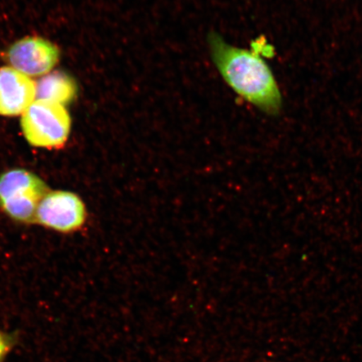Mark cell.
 <instances>
[{"instance_id":"obj_1","label":"cell","mask_w":362,"mask_h":362,"mask_svg":"<svg viewBox=\"0 0 362 362\" xmlns=\"http://www.w3.org/2000/svg\"><path fill=\"white\" fill-rule=\"evenodd\" d=\"M208 44L212 60L229 87L267 115H278L281 93L261 53L234 47L216 33L208 35Z\"/></svg>"},{"instance_id":"obj_2","label":"cell","mask_w":362,"mask_h":362,"mask_svg":"<svg viewBox=\"0 0 362 362\" xmlns=\"http://www.w3.org/2000/svg\"><path fill=\"white\" fill-rule=\"evenodd\" d=\"M49 192L47 183L33 172L8 170L0 175V209L18 223H35L40 203Z\"/></svg>"},{"instance_id":"obj_3","label":"cell","mask_w":362,"mask_h":362,"mask_svg":"<svg viewBox=\"0 0 362 362\" xmlns=\"http://www.w3.org/2000/svg\"><path fill=\"white\" fill-rule=\"evenodd\" d=\"M23 135L31 146L60 149L65 146L71 129V119L64 106L36 99L21 115Z\"/></svg>"},{"instance_id":"obj_4","label":"cell","mask_w":362,"mask_h":362,"mask_svg":"<svg viewBox=\"0 0 362 362\" xmlns=\"http://www.w3.org/2000/svg\"><path fill=\"white\" fill-rule=\"evenodd\" d=\"M87 217V208L78 194L49 191L40 203L35 223L58 233H71L83 228Z\"/></svg>"},{"instance_id":"obj_5","label":"cell","mask_w":362,"mask_h":362,"mask_svg":"<svg viewBox=\"0 0 362 362\" xmlns=\"http://www.w3.org/2000/svg\"><path fill=\"white\" fill-rule=\"evenodd\" d=\"M57 45L40 36H28L17 40L6 52L11 67L30 76H45L60 60Z\"/></svg>"},{"instance_id":"obj_6","label":"cell","mask_w":362,"mask_h":362,"mask_svg":"<svg viewBox=\"0 0 362 362\" xmlns=\"http://www.w3.org/2000/svg\"><path fill=\"white\" fill-rule=\"evenodd\" d=\"M36 100V83L11 66L0 67V116L22 115Z\"/></svg>"},{"instance_id":"obj_7","label":"cell","mask_w":362,"mask_h":362,"mask_svg":"<svg viewBox=\"0 0 362 362\" xmlns=\"http://www.w3.org/2000/svg\"><path fill=\"white\" fill-rule=\"evenodd\" d=\"M78 88L71 76L64 71L49 72L36 83V99L51 101L62 106L74 102Z\"/></svg>"},{"instance_id":"obj_8","label":"cell","mask_w":362,"mask_h":362,"mask_svg":"<svg viewBox=\"0 0 362 362\" xmlns=\"http://www.w3.org/2000/svg\"><path fill=\"white\" fill-rule=\"evenodd\" d=\"M11 349V341L10 339L4 334L2 332H0V362H1L4 357L6 356L7 353Z\"/></svg>"}]
</instances>
